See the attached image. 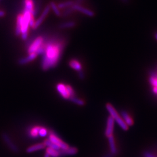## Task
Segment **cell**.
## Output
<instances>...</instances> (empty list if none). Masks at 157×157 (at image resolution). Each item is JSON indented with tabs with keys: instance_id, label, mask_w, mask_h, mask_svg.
<instances>
[{
	"instance_id": "1",
	"label": "cell",
	"mask_w": 157,
	"mask_h": 157,
	"mask_svg": "<svg viewBox=\"0 0 157 157\" xmlns=\"http://www.w3.org/2000/svg\"><path fill=\"white\" fill-rule=\"evenodd\" d=\"M64 45L65 43L62 40L51 41L45 44L41 64L43 70L54 68L58 65L62 54Z\"/></svg>"
},
{
	"instance_id": "2",
	"label": "cell",
	"mask_w": 157,
	"mask_h": 157,
	"mask_svg": "<svg viewBox=\"0 0 157 157\" xmlns=\"http://www.w3.org/2000/svg\"><path fill=\"white\" fill-rule=\"evenodd\" d=\"M22 27H21V38L23 40H26L28 37V29L29 22L33 16L29 11L24 9L22 14ZM34 18V17H33Z\"/></svg>"
},
{
	"instance_id": "3",
	"label": "cell",
	"mask_w": 157,
	"mask_h": 157,
	"mask_svg": "<svg viewBox=\"0 0 157 157\" xmlns=\"http://www.w3.org/2000/svg\"><path fill=\"white\" fill-rule=\"evenodd\" d=\"M106 108L108 112H109L110 116L112 117L114 120V121H115L118 123V125H119L120 128L123 129V130H127L129 129V127L124 122L121 116L117 112L115 108L112 105V104L110 103L106 104Z\"/></svg>"
},
{
	"instance_id": "4",
	"label": "cell",
	"mask_w": 157,
	"mask_h": 157,
	"mask_svg": "<svg viewBox=\"0 0 157 157\" xmlns=\"http://www.w3.org/2000/svg\"><path fill=\"white\" fill-rule=\"evenodd\" d=\"M48 139L52 143L56 145L61 150H66L69 147V146L68 144L62 141L52 130L49 131V137H48Z\"/></svg>"
},
{
	"instance_id": "5",
	"label": "cell",
	"mask_w": 157,
	"mask_h": 157,
	"mask_svg": "<svg viewBox=\"0 0 157 157\" xmlns=\"http://www.w3.org/2000/svg\"><path fill=\"white\" fill-rule=\"evenodd\" d=\"M44 39L41 36H39V37H36L29 45L28 53L29 54L36 53L39 49L44 44Z\"/></svg>"
},
{
	"instance_id": "6",
	"label": "cell",
	"mask_w": 157,
	"mask_h": 157,
	"mask_svg": "<svg viewBox=\"0 0 157 157\" xmlns=\"http://www.w3.org/2000/svg\"><path fill=\"white\" fill-rule=\"evenodd\" d=\"M56 90L59 94L65 100H70L72 97L68 89L67 84L59 83L56 85Z\"/></svg>"
},
{
	"instance_id": "7",
	"label": "cell",
	"mask_w": 157,
	"mask_h": 157,
	"mask_svg": "<svg viewBox=\"0 0 157 157\" xmlns=\"http://www.w3.org/2000/svg\"><path fill=\"white\" fill-rule=\"evenodd\" d=\"M72 8L75 11H78L80 13L84 15H86L89 17L92 18L95 16V12L93 11L89 8L84 7L81 5H77L74 4V5L72 6Z\"/></svg>"
},
{
	"instance_id": "8",
	"label": "cell",
	"mask_w": 157,
	"mask_h": 157,
	"mask_svg": "<svg viewBox=\"0 0 157 157\" xmlns=\"http://www.w3.org/2000/svg\"><path fill=\"white\" fill-rule=\"evenodd\" d=\"M3 139L4 141V142L6 143V144L8 146L9 148L14 153H18L19 152V148L16 146V145L13 143V141L11 140L10 137L8 136V134L4 133L2 135Z\"/></svg>"
},
{
	"instance_id": "9",
	"label": "cell",
	"mask_w": 157,
	"mask_h": 157,
	"mask_svg": "<svg viewBox=\"0 0 157 157\" xmlns=\"http://www.w3.org/2000/svg\"><path fill=\"white\" fill-rule=\"evenodd\" d=\"M114 120L111 116L108 118L106 121V129L105 131V136L108 138L109 137L113 136L114 133Z\"/></svg>"
},
{
	"instance_id": "10",
	"label": "cell",
	"mask_w": 157,
	"mask_h": 157,
	"mask_svg": "<svg viewBox=\"0 0 157 157\" xmlns=\"http://www.w3.org/2000/svg\"><path fill=\"white\" fill-rule=\"evenodd\" d=\"M50 9L51 8H50V7L49 5H48L46 6V7L45 8L44 10L43 11L41 15H40V16L35 22L34 26L33 27V29H37L41 25V23L43 22L44 19L45 18L47 15L48 14V13H49Z\"/></svg>"
},
{
	"instance_id": "11",
	"label": "cell",
	"mask_w": 157,
	"mask_h": 157,
	"mask_svg": "<svg viewBox=\"0 0 157 157\" xmlns=\"http://www.w3.org/2000/svg\"><path fill=\"white\" fill-rule=\"evenodd\" d=\"M78 150L74 147H69L66 150H59L60 156H64L68 155H74L78 153Z\"/></svg>"
},
{
	"instance_id": "12",
	"label": "cell",
	"mask_w": 157,
	"mask_h": 157,
	"mask_svg": "<svg viewBox=\"0 0 157 157\" xmlns=\"http://www.w3.org/2000/svg\"><path fill=\"white\" fill-rule=\"evenodd\" d=\"M37 56V54L35 53L29 54L27 56L20 58L18 61V63L22 65H25V64H28L29 62L33 61L34 59H35L36 58Z\"/></svg>"
},
{
	"instance_id": "13",
	"label": "cell",
	"mask_w": 157,
	"mask_h": 157,
	"mask_svg": "<svg viewBox=\"0 0 157 157\" xmlns=\"http://www.w3.org/2000/svg\"><path fill=\"white\" fill-rule=\"evenodd\" d=\"M120 116H121L124 122L128 127L131 126L133 125V120L131 117L126 111H122L121 112V114H120Z\"/></svg>"
},
{
	"instance_id": "14",
	"label": "cell",
	"mask_w": 157,
	"mask_h": 157,
	"mask_svg": "<svg viewBox=\"0 0 157 157\" xmlns=\"http://www.w3.org/2000/svg\"><path fill=\"white\" fill-rule=\"evenodd\" d=\"M69 65L72 68L76 71L80 72L82 70V65L81 63L76 59H72L69 62Z\"/></svg>"
},
{
	"instance_id": "15",
	"label": "cell",
	"mask_w": 157,
	"mask_h": 157,
	"mask_svg": "<svg viewBox=\"0 0 157 157\" xmlns=\"http://www.w3.org/2000/svg\"><path fill=\"white\" fill-rule=\"evenodd\" d=\"M25 8L24 9L29 11L33 17L35 16V11L34 9V3L33 0H25L24 1Z\"/></svg>"
},
{
	"instance_id": "16",
	"label": "cell",
	"mask_w": 157,
	"mask_h": 157,
	"mask_svg": "<svg viewBox=\"0 0 157 157\" xmlns=\"http://www.w3.org/2000/svg\"><path fill=\"white\" fill-rule=\"evenodd\" d=\"M41 126H34L32 127L28 130V135L32 138H37L39 136V130Z\"/></svg>"
},
{
	"instance_id": "17",
	"label": "cell",
	"mask_w": 157,
	"mask_h": 157,
	"mask_svg": "<svg viewBox=\"0 0 157 157\" xmlns=\"http://www.w3.org/2000/svg\"><path fill=\"white\" fill-rule=\"evenodd\" d=\"M45 146L43 143H38V144L33 145V146H30L29 147H28L26 149V152L32 153V152H35V151L43 150V149L45 148Z\"/></svg>"
},
{
	"instance_id": "18",
	"label": "cell",
	"mask_w": 157,
	"mask_h": 157,
	"mask_svg": "<svg viewBox=\"0 0 157 157\" xmlns=\"http://www.w3.org/2000/svg\"><path fill=\"white\" fill-rule=\"evenodd\" d=\"M108 142H109L110 147L111 154H112L113 155L117 154L118 150H117V148L116 146L114 136H111L108 137Z\"/></svg>"
},
{
	"instance_id": "19",
	"label": "cell",
	"mask_w": 157,
	"mask_h": 157,
	"mask_svg": "<svg viewBox=\"0 0 157 157\" xmlns=\"http://www.w3.org/2000/svg\"><path fill=\"white\" fill-rule=\"evenodd\" d=\"M22 14L18 15L16 19V24L15 29V34L17 36L20 35L21 34V27H22Z\"/></svg>"
},
{
	"instance_id": "20",
	"label": "cell",
	"mask_w": 157,
	"mask_h": 157,
	"mask_svg": "<svg viewBox=\"0 0 157 157\" xmlns=\"http://www.w3.org/2000/svg\"><path fill=\"white\" fill-rule=\"evenodd\" d=\"M76 23L74 21H69L62 23L59 25V27L61 29H71L74 28L76 26Z\"/></svg>"
},
{
	"instance_id": "21",
	"label": "cell",
	"mask_w": 157,
	"mask_h": 157,
	"mask_svg": "<svg viewBox=\"0 0 157 157\" xmlns=\"http://www.w3.org/2000/svg\"><path fill=\"white\" fill-rule=\"evenodd\" d=\"M74 2L72 0H68V1H66L64 2H62L59 3L57 6L59 9H64L65 8H67L68 7H70L74 5Z\"/></svg>"
},
{
	"instance_id": "22",
	"label": "cell",
	"mask_w": 157,
	"mask_h": 157,
	"mask_svg": "<svg viewBox=\"0 0 157 157\" xmlns=\"http://www.w3.org/2000/svg\"><path fill=\"white\" fill-rule=\"evenodd\" d=\"M43 143L44 144L45 147H48L51 148L52 149H54V150H57V151H59V150H61L58 146H57L56 145H55V144L52 143L48 139H45Z\"/></svg>"
},
{
	"instance_id": "23",
	"label": "cell",
	"mask_w": 157,
	"mask_h": 157,
	"mask_svg": "<svg viewBox=\"0 0 157 157\" xmlns=\"http://www.w3.org/2000/svg\"><path fill=\"white\" fill-rule=\"evenodd\" d=\"M50 8L53 11L54 14L57 16H61V12L60 11V9L58 8L57 5L53 1H51L50 3Z\"/></svg>"
},
{
	"instance_id": "24",
	"label": "cell",
	"mask_w": 157,
	"mask_h": 157,
	"mask_svg": "<svg viewBox=\"0 0 157 157\" xmlns=\"http://www.w3.org/2000/svg\"><path fill=\"white\" fill-rule=\"evenodd\" d=\"M46 153L51 157H60L59 151L52 149L51 148L47 147L46 149Z\"/></svg>"
},
{
	"instance_id": "25",
	"label": "cell",
	"mask_w": 157,
	"mask_h": 157,
	"mask_svg": "<svg viewBox=\"0 0 157 157\" xmlns=\"http://www.w3.org/2000/svg\"><path fill=\"white\" fill-rule=\"evenodd\" d=\"M74 11H75L73 9H72V7H68L67 8H65V9H64V10L63 11V12H61V16H62V17L68 16L70 15H71L72 13H73Z\"/></svg>"
},
{
	"instance_id": "26",
	"label": "cell",
	"mask_w": 157,
	"mask_h": 157,
	"mask_svg": "<svg viewBox=\"0 0 157 157\" xmlns=\"http://www.w3.org/2000/svg\"><path fill=\"white\" fill-rule=\"evenodd\" d=\"M69 100H70L72 102H73L74 103L80 106H83L84 105V104H85V102H84V101L83 100L77 98L76 97H73L70 98Z\"/></svg>"
},
{
	"instance_id": "27",
	"label": "cell",
	"mask_w": 157,
	"mask_h": 157,
	"mask_svg": "<svg viewBox=\"0 0 157 157\" xmlns=\"http://www.w3.org/2000/svg\"><path fill=\"white\" fill-rule=\"evenodd\" d=\"M48 134L47 129L43 126H41L40 130H39V136L44 137H45Z\"/></svg>"
},
{
	"instance_id": "28",
	"label": "cell",
	"mask_w": 157,
	"mask_h": 157,
	"mask_svg": "<svg viewBox=\"0 0 157 157\" xmlns=\"http://www.w3.org/2000/svg\"><path fill=\"white\" fill-rule=\"evenodd\" d=\"M150 83L152 86V87H155L157 88V77L156 76H151L149 79Z\"/></svg>"
},
{
	"instance_id": "29",
	"label": "cell",
	"mask_w": 157,
	"mask_h": 157,
	"mask_svg": "<svg viewBox=\"0 0 157 157\" xmlns=\"http://www.w3.org/2000/svg\"><path fill=\"white\" fill-rule=\"evenodd\" d=\"M85 0H74V2L75 4H77V5H81L84 2Z\"/></svg>"
},
{
	"instance_id": "30",
	"label": "cell",
	"mask_w": 157,
	"mask_h": 157,
	"mask_svg": "<svg viewBox=\"0 0 157 157\" xmlns=\"http://www.w3.org/2000/svg\"><path fill=\"white\" fill-rule=\"evenodd\" d=\"M79 76L80 79H83L84 78V74L82 70L80 72H79Z\"/></svg>"
},
{
	"instance_id": "31",
	"label": "cell",
	"mask_w": 157,
	"mask_h": 157,
	"mask_svg": "<svg viewBox=\"0 0 157 157\" xmlns=\"http://www.w3.org/2000/svg\"><path fill=\"white\" fill-rule=\"evenodd\" d=\"M144 156H145V157H155L152 154H151V153L148 152H146L144 153Z\"/></svg>"
},
{
	"instance_id": "32",
	"label": "cell",
	"mask_w": 157,
	"mask_h": 157,
	"mask_svg": "<svg viewBox=\"0 0 157 157\" xmlns=\"http://www.w3.org/2000/svg\"><path fill=\"white\" fill-rule=\"evenodd\" d=\"M5 15V11H4L3 10H0V18L4 17Z\"/></svg>"
},
{
	"instance_id": "33",
	"label": "cell",
	"mask_w": 157,
	"mask_h": 157,
	"mask_svg": "<svg viewBox=\"0 0 157 157\" xmlns=\"http://www.w3.org/2000/svg\"><path fill=\"white\" fill-rule=\"evenodd\" d=\"M120 1L124 4H127L129 3V0H120Z\"/></svg>"
},
{
	"instance_id": "34",
	"label": "cell",
	"mask_w": 157,
	"mask_h": 157,
	"mask_svg": "<svg viewBox=\"0 0 157 157\" xmlns=\"http://www.w3.org/2000/svg\"><path fill=\"white\" fill-rule=\"evenodd\" d=\"M152 92L155 95H157V88L155 87H152Z\"/></svg>"
},
{
	"instance_id": "35",
	"label": "cell",
	"mask_w": 157,
	"mask_h": 157,
	"mask_svg": "<svg viewBox=\"0 0 157 157\" xmlns=\"http://www.w3.org/2000/svg\"><path fill=\"white\" fill-rule=\"evenodd\" d=\"M114 155L112 154H108L106 155H105L104 157H112Z\"/></svg>"
},
{
	"instance_id": "36",
	"label": "cell",
	"mask_w": 157,
	"mask_h": 157,
	"mask_svg": "<svg viewBox=\"0 0 157 157\" xmlns=\"http://www.w3.org/2000/svg\"><path fill=\"white\" fill-rule=\"evenodd\" d=\"M155 39L157 41V32L155 34Z\"/></svg>"
},
{
	"instance_id": "37",
	"label": "cell",
	"mask_w": 157,
	"mask_h": 157,
	"mask_svg": "<svg viewBox=\"0 0 157 157\" xmlns=\"http://www.w3.org/2000/svg\"><path fill=\"white\" fill-rule=\"evenodd\" d=\"M44 157H50V156H49V155L47 154V153H45V155H44Z\"/></svg>"
},
{
	"instance_id": "38",
	"label": "cell",
	"mask_w": 157,
	"mask_h": 157,
	"mask_svg": "<svg viewBox=\"0 0 157 157\" xmlns=\"http://www.w3.org/2000/svg\"><path fill=\"white\" fill-rule=\"evenodd\" d=\"M156 77H157V75H156Z\"/></svg>"
}]
</instances>
